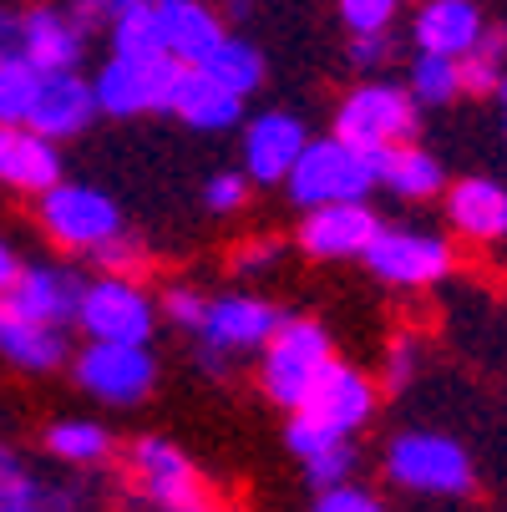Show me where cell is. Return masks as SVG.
I'll list each match as a JSON object with an SVG mask.
<instances>
[{
	"label": "cell",
	"instance_id": "1",
	"mask_svg": "<svg viewBox=\"0 0 507 512\" xmlns=\"http://www.w3.org/2000/svg\"><path fill=\"white\" fill-rule=\"evenodd\" d=\"M289 198L300 208L315 203H345V198H366L381 183V153H366L345 137H325V142H305L300 163L289 168Z\"/></svg>",
	"mask_w": 507,
	"mask_h": 512
},
{
	"label": "cell",
	"instance_id": "2",
	"mask_svg": "<svg viewBox=\"0 0 507 512\" xmlns=\"http://www.w3.org/2000/svg\"><path fill=\"white\" fill-rule=\"evenodd\" d=\"M335 360V345L325 335V325L315 320H279L274 335L264 340V365H259V386L269 401H279L284 411H295L310 386L320 381V371Z\"/></svg>",
	"mask_w": 507,
	"mask_h": 512
},
{
	"label": "cell",
	"instance_id": "3",
	"mask_svg": "<svg viewBox=\"0 0 507 512\" xmlns=\"http://www.w3.org/2000/svg\"><path fill=\"white\" fill-rule=\"evenodd\" d=\"M127 477L153 512H224L203 487L198 467L163 436H137L127 447Z\"/></svg>",
	"mask_w": 507,
	"mask_h": 512
},
{
	"label": "cell",
	"instance_id": "4",
	"mask_svg": "<svg viewBox=\"0 0 507 512\" xmlns=\"http://www.w3.org/2000/svg\"><path fill=\"white\" fill-rule=\"evenodd\" d=\"M386 477L406 492H431V497H462L472 492L477 472L467 447L437 431H406L386 447Z\"/></svg>",
	"mask_w": 507,
	"mask_h": 512
},
{
	"label": "cell",
	"instance_id": "5",
	"mask_svg": "<svg viewBox=\"0 0 507 512\" xmlns=\"http://www.w3.org/2000/svg\"><path fill=\"white\" fill-rule=\"evenodd\" d=\"M416 97L406 87H391V82H366V87H355L340 112H335V137L355 142V148H366V153H386L396 148V142H411L416 137Z\"/></svg>",
	"mask_w": 507,
	"mask_h": 512
},
{
	"label": "cell",
	"instance_id": "6",
	"mask_svg": "<svg viewBox=\"0 0 507 512\" xmlns=\"http://www.w3.org/2000/svg\"><path fill=\"white\" fill-rule=\"evenodd\" d=\"M284 315L259 300V295H219L208 300V315L198 325V360L208 376H224L229 371V355L239 350H264V340L274 335Z\"/></svg>",
	"mask_w": 507,
	"mask_h": 512
},
{
	"label": "cell",
	"instance_id": "7",
	"mask_svg": "<svg viewBox=\"0 0 507 512\" xmlns=\"http://www.w3.org/2000/svg\"><path fill=\"white\" fill-rule=\"evenodd\" d=\"M41 229L61 244V249H77V254H92L102 249L112 234H122V213L107 193L87 188V183H51L41 193Z\"/></svg>",
	"mask_w": 507,
	"mask_h": 512
},
{
	"label": "cell",
	"instance_id": "8",
	"mask_svg": "<svg viewBox=\"0 0 507 512\" xmlns=\"http://www.w3.org/2000/svg\"><path fill=\"white\" fill-rule=\"evenodd\" d=\"M178 71H183V61H173L168 51H163V56H112V61L97 71V82H92L97 112H107V117L168 112V97H173Z\"/></svg>",
	"mask_w": 507,
	"mask_h": 512
},
{
	"label": "cell",
	"instance_id": "9",
	"mask_svg": "<svg viewBox=\"0 0 507 512\" xmlns=\"http://www.w3.org/2000/svg\"><path fill=\"white\" fill-rule=\"evenodd\" d=\"M158 320V305L142 295V284H132L127 274H102L92 284H82V305H77V325L87 330V340H117V345H148Z\"/></svg>",
	"mask_w": 507,
	"mask_h": 512
},
{
	"label": "cell",
	"instance_id": "10",
	"mask_svg": "<svg viewBox=\"0 0 507 512\" xmlns=\"http://www.w3.org/2000/svg\"><path fill=\"white\" fill-rule=\"evenodd\" d=\"M360 259L371 264L376 279L401 284V289H426L452 274V244L437 234H416V229H391L381 224L371 244L360 249Z\"/></svg>",
	"mask_w": 507,
	"mask_h": 512
},
{
	"label": "cell",
	"instance_id": "11",
	"mask_svg": "<svg viewBox=\"0 0 507 512\" xmlns=\"http://www.w3.org/2000/svg\"><path fill=\"white\" fill-rule=\"evenodd\" d=\"M158 365L148 345H117V340H92L77 355V386L107 406H137L153 391Z\"/></svg>",
	"mask_w": 507,
	"mask_h": 512
},
{
	"label": "cell",
	"instance_id": "12",
	"mask_svg": "<svg viewBox=\"0 0 507 512\" xmlns=\"http://www.w3.org/2000/svg\"><path fill=\"white\" fill-rule=\"evenodd\" d=\"M295 411L315 416L320 426H330V431H340V436H355L360 426L371 421V411H376V386L360 376L355 365L330 360L325 371H320V381L310 386V396H305Z\"/></svg>",
	"mask_w": 507,
	"mask_h": 512
},
{
	"label": "cell",
	"instance_id": "13",
	"mask_svg": "<svg viewBox=\"0 0 507 512\" xmlns=\"http://www.w3.org/2000/svg\"><path fill=\"white\" fill-rule=\"evenodd\" d=\"M381 229V218L366 208V198H345V203H315L305 208L300 224V249L310 259H350L371 244Z\"/></svg>",
	"mask_w": 507,
	"mask_h": 512
},
{
	"label": "cell",
	"instance_id": "14",
	"mask_svg": "<svg viewBox=\"0 0 507 512\" xmlns=\"http://www.w3.org/2000/svg\"><path fill=\"white\" fill-rule=\"evenodd\" d=\"M16 51L36 66V71H77L82 51H87V21L77 11H56V6H36L21 16V41Z\"/></svg>",
	"mask_w": 507,
	"mask_h": 512
},
{
	"label": "cell",
	"instance_id": "15",
	"mask_svg": "<svg viewBox=\"0 0 507 512\" xmlns=\"http://www.w3.org/2000/svg\"><path fill=\"white\" fill-rule=\"evenodd\" d=\"M82 284H87V279H77L71 269L26 264V269H16V279L6 284V300H11L21 315H31V320H41V325H56V330H66L71 320H77V305H82Z\"/></svg>",
	"mask_w": 507,
	"mask_h": 512
},
{
	"label": "cell",
	"instance_id": "16",
	"mask_svg": "<svg viewBox=\"0 0 507 512\" xmlns=\"http://www.w3.org/2000/svg\"><path fill=\"white\" fill-rule=\"evenodd\" d=\"M92 117H97L92 82H82L77 71H41V87H36V102L26 112V127L61 142V137H77Z\"/></svg>",
	"mask_w": 507,
	"mask_h": 512
},
{
	"label": "cell",
	"instance_id": "17",
	"mask_svg": "<svg viewBox=\"0 0 507 512\" xmlns=\"http://www.w3.org/2000/svg\"><path fill=\"white\" fill-rule=\"evenodd\" d=\"M305 122L300 117H289V112H264L249 122L244 132V168L254 183H284L289 168L300 163L305 153Z\"/></svg>",
	"mask_w": 507,
	"mask_h": 512
},
{
	"label": "cell",
	"instance_id": "18",
	"mask_svg": "<svg viewBox=\"0 0 507 512\" xmlns=\"http://www.w3.org/2000/svg\"><path fill=\"white\" fill-rule=\"evenodd\" d=\"M56 178H61L56 142L26 122H0V188L46 193Z\"/></svg>",
	"mask_w": 507,
	"mask_h": 512
},
{
	"label": "cell",
	"instance_id": "19",
	"mask_svg": "<svg viewBox=\"0 0 507 512\" xmlns=\"http://www.w3.org/2000/svg\"><path fill=\"white\" fill-rule=\"evenodd\" d=\"M158 26H163V51L183 66H198L224 41V21L203 0H153Z\"/></svg>",
	"mask_w": 507,
	"mask_h": 512
},
{
	"label": "cell",
	"instance_id": "20",
	"mask_svg": "<svg viewBox=\"0 0 507 512\" xmlns=\"http://www.w3.org/2000/svg\"><path fill=\"white\" fill-rule=\"evenodd\" d=\"M482 11H477V0H421V11L411 21V36L421 51L431 56H467L472 41L482 36Z\"/></svg>",
	"mask_w": 507,
	"mask_h": 512
},
{
	"label": "cell",
	"instance_id": "21",
	"mask_svg": "<svg viewBox=\"0 0 507 512\" xmlns=\"http://www.w3.org/2000/svg\"><path fill=\"white\" fill-rule=\"evenodd\" d=\"M168 112L183 117L188 127L219 132V127H234L244 117V97H234L229 87H219L203 66H183L178 82H173V97H168Z\"/></svg>",
	"mask_w": 507,
	"mask_h": 512
},
{
	"label": "cell",
	"instance_id": "22",
	"mask_svg": "<svg viewBox=\"0 0 507 512\" xmlns=\"http://www.w3.org/2000/svg\"><path fill=\"white\" fill-rule=\"evenodd\" d=\"M447 224L467 239H507V188L492 178H462L447 188Z\"/></svg>",
	"mask_w": 507,
	"mask_h": 512
},
{
	"label": "cell",
	"instance_id": "23",
	"mask_svg": "<svg viewBox=\"0 0 507 512\" xmlns=\"http://www.w3.org/2000/svg\"><path fill=\"white\" fill-rule=\"evenodd\" d=\"M0 355L11 365H21V371H56L61 355H66V330L21 315L6 295H0Z\"/></svg>",
	"mask_w": 507,
	"mask_h": 512
},
{
	"label": "cell",
	"instance_id": "24",
	"mask_svg": "<svg viewBox=\"0 0 507 512\" xmlns=\"http://www.w3.org/2000/svg\"><path fill=\"white\" fill-rule=\"evenodd\" d=\"M381 183L396 193V198H437L442 193V163L431 158L416 142H396V148L381 153Z\"/></svg>",
	"mask_w": 507,
	"mask_h": 512
},
{
	"label": "cell",
	"instance_id": "25",
	"mask_svg": "<svg viewBox=\"0 0 507 512\" xmlns=\"http://www.w3.org/2000/svg\"><path fill=\"white\" fill-rule=\"evenodd\" d=\"M457 66L467 97H492L507 77V26H482V36L472 41L467 56H457Z\"/></svg>",
	"mask_w": 507,
	"mask_h": 512
},
{
	"label": "cell",
	"instance_id": "26",
	"mask_svg": "<svg viewBox=\"0 0 507 512\" xmlns=\"http://www.w3.org/2000/svg\"><path fill=\"white\" fill-rule=\"evenodd\" d=\"M198 66H203L219 87H229L234 97H249V92L264 82V51L249 46V41H234V36H224L219 46H213V56L198 61Z\"/></svg>",
	"mask_w": 507,
	"mask_h": 512
},
{
	"label": "cell",
	"instance_id": "27",
	"mask_svg": "<svg viewBox=\"0 0 507 512\" xmlns=\"http://www.w3.org/2000/svg\"><path fill=\"white\" fill-rule=\"evenodd\" d=\"M46 452L71 462V467H97L112 457V431L97 421H56L46 431Z\"/></svg>",
	"mask_w": 507,
	"mask_h": 512
},
{
	"label": "cell",
	"instance_id": "28",
	"mask_svg": "<svg viewBox=\"0 0 507 512\" xmlns=\"http://www.w3.org/2000/svg\"><path fill=\"white\" fill-rule=\"evenodd\" d=\"M416 102H426V107H447V102H457L462 97V66L452 61V56H431V51H421L416 61H411V87H406Z\"/></svg>",
	"mask_w": 507,
	"mask_h": 512
},
{
	"label": "cell",
	"instance_id": "29",
	"mask_svg": "<svg viewBox=\"0 0 507 512\" xmlns=\"http://www.w3.org/2000/svg\"><path fill=\"white\" fill-rule=\"evenodd\" d=\"M112 56H163V26L153 0L112 16Z\"/></svg>",
	"mask_w": 507,
	"mask_h": 512
},
{
	"label": "cell",
	"instance_id": "30",
	"mask_svg": "<svg viewBox=\"0 0 507 512\" xmlns=\"http://www.w3.org/2000/svg\"><path fill=\"white\" fill-rule=\"evenodd\" d=\"M36 87H41V71L21 51L0 61V122H26V112L36 102Z\"/></svg>",
	"mask_w": 507,
	"mask_h": 512
},
{
	"label": "cell",
	"instance_id": "31",
	"mask_svg": "<svg viewBox=\"0 0 507 512\" xmlns=\"http://www.w3.org/2000/svg\"><path fill=\"white\" fill-rule=\"evenodd\" d=\"M284 442H289V452H295L300 462H310V457H320V452H330V447L350 442V436H340V431L320 426V421H315V416H305V411H289V426H284Z\"/></svg>",
	"mask_w": 507,
	"mask_h": 512
},
{
	"label": "cell",
	"instance_id": "32",
	"mask_svg": "<svg viewBox=\"0 0 507 512\" xmlns=\"http://www.w3.org/2000/svg\"><path fill=\"white\" fill-rule=\"evenodd\" d=\"M340 6V21L350 31H391L401 0H335Z\"/></svg>",
	"mask_w": 507,
	"mask_h": 512
},
{
	"label": "cell",
	"instance_id": "33",
	"mask_svg": "<svg viewBox=\"0 0 507 512\" xmlns=\"http://www.w3.org/2000/svg\"><path fill=\"white\" fill-rule=\"evenodd\" d=\"M163 315H168L178 330H193V335H198V325H203V315H208V295H198L193 284H173L168 295H163Z\"/></svg>",
	"mask_w": 507,
	"mask_h": 512
},
{
	"label": "cell",
	"instance_id": "34",
	"mask_svg": "<svg viewBox=\"0 0 507 512\" xmlns=\"http://www.w3.org/2000/svg\"><path fill=\"white\" fill-rule=\"evenodd\" d=\"M350 467H355V447H350V442H340V447H330V452H320V457H310V462H305V482L320 492V487L345 482V477H350Z\"/></svg>",
	"mask_w": 507,
	"mask_h": 512
},
{
	"label": "cell",
	"instance_id": "35",
	"mask_svg": "<svg viewBox=\"0 0 507 512\" xmlns=\"http://www.w3.org/2000/svg\"><path fill=\"white\" fill-rule=\"evenodd\" d=\"M249 188H254L249 173H213L208 188H203V198H208L213 213H239L249 203Z\"/></svg>",
	"mask_w": 507,
	"mask_h": 512
},
{
	"label": "cell",
	"instance_id": "36",
	"mask_svg": "<svg viewBox=\"0 0 507 512\" xmlns=\"http://www.w3.org/2000/svg\"><path fill=\"white\" fill-rule=\"evenodd\" d=\"M416 365H421L416 340H411V335H396V340L386 345V391H391V396L406 391V386L416 381Z\"/></svg>",
	"mask_w": 507,
	"mask_h": 512
},
{
	"label": "cell",
	"instance_id": "37",
	"mask_svg": "<svg viewBox=\"0 0 507 512\" xmlns=\"http://www.w3.org/2000/svg\"><path fill=\"white\" fill-rule=\"evenodd\" d=\"M315 512H386V507H381L366 487H350V477H345V482H335V487H320Z\"/></svg>",
	"mask_w": 507,
	"mask_h": 512
},
{
	"label": "cell",
	"instance_id": "38",
	"mask_svg": "<svg viewBox=\"0 0 507 512\" xmlns=\"http://www.w3.org/2000/svg\"><path fill=\"white\" fill-rule=\"evenodd\" d=\"M92 254H97V264H102L107 274H132V269L142 264V244H137L127 229H122V234H112V239H107L102 249H92Z\"/></svg>",
	"mask_w": 507,
	"mask_h": 512
},
{
	"label": "cell",
	"instance_id": "39",
	"mask_svg": "<svg viewBox=\"0 0 507 512\" xmlns=\"http://www.w3.org/2000/svg\"><path fill=\"white\" fill-rule=\"evenodd\" d=\"M396 41L391 31H350V66H381L391 61Z\"/></svg>",
	"mask_w": 507,
	"mask_h": 512
},
{
	"label": "cell",
	"instance_id": "40",
	"mask_svg": "<svg viewBox=\"0 0 507 512\" xmlns=\"http://www.w3.org/2000/svg\"><path fill=\"white\" fill-rule=\"evenodd\" d=\"M0 497H41V482L26 472V462L16 452L0 447Z\"/></svg>",
	"mask_w": 507,
	"mask_h": 512
},
{
	"label": "cell",
	"instance_id": "41",
	"mask_svg": "<svg viewBox=\"0 0 507 512\" xmlns=\"http://www.w3.org/2000/svg\"><path fill=\"white\" fill-rule=\"evenodd\" d=\"M279 259V239H254V244H244L239 254H234V269L239 274H259V269H269Z\"/></svg>",
	"mask_w": 507,
	"mask_h": 512
},
{
	"label": "cell",
	"instance_id": "42",
	"mask_svg": "<svg viewBox=\"0 0 507 512\" xmlns=\"http://www.w3.org/2000/svg\"><path fill=\"white\" fill-rule=\"evenodd\" d=\"M41 512H87L82 487H41Z\"/></svg>",
	"mask_w": 507,
	"mask_h": 512
},
{
	"label": "cell",
	"instance_id": "43",
	"mask_svg": "<svg viewBox=\"0 0 507 512\" xmlns=\"http://www.w3.org/2000/svg\"><path fill=\"white\" fill-rule=\"evenodd\" d=\"M16 41H21V16L0 11V61H6V56H16Z\"/></svg>",
	"mask_w": 507,
	"mask_h": 512
},
{
	"label": "cell",
	"instance_id": "44",
	"mask_svg": "<svg viewBox=\"0 0 507 512\" xmlns=\"http://www.w3.org/2000/svg\"><path fill=\"white\" fill-rule=\"evenodd\" d=\"M16 269H21V264H16V254H11V244H6V239H0V295H6V284L16 279Z\"/></svg>",
	"mask_w": 507,
	"mask_h": 512
},
{
	"label": "cell",
	"instance_id": "45",
	"mask_svg": "<svg viewBox=\"0 0 507 512\" xmlns=\"http://www.w3.org/2000/svg\"><path fill=\"white\" fill-rule=\"evenodd\" d=\"M0 512H41V497H0Z\"/></svg>",
	"mask_w": 507,
	"mask_h": 512
},
{
	"label": "cell",
	"instance_id": "46",
	"mask_svg": "<svg viewBox=\"0 0 507 512\" xmlns=\"http://www.w3.org/2000/svg\"><path fill=\"white\" fill-rule=\"evenodd\" d=\"M132 6H148V0H102V16L112 21L117 11H132Z\"/></svg>",
	"mask_w": 507,
	"mask_h": 512
},
{
	"label": "cell",
	"instance_id": "47",
	"mask_svg": "<svg viewBox=\"0 0 507 512\" xmlns=\"http://www.w3.org/2000/svg\"><path fill=\"white\" fill-rule=\"evenodd\" d=\"M492 97H497V102H502V132H507V77H502V87H497V92H492Z\"/></svg>",
	"mask_w": 507,
	"mask_h": 512
}]
</instances>
